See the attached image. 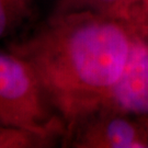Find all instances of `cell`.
<instances>
[{
	"label": "cell",
	"mask_w": 148,
	"mask_h": 148,
	"mask_svg": "<svg viewBox=\"0 0 148 148\" xmlns=\"http://www.w3.org/2000/svg\"><path fill=\"white\" fill-rule=\"evenodd\" d=\"M70 12L91 11L127 22L131 0H64Z\"/></svg>",
	"instance_id": "cell-5"
},
{
	"label": "cell",
	"mask_w": 148,
	"mask_h": 148,
	"mask_svg": "<svg viewBox=\"0 0 148 148\" xmlns=\"http://www.w3.org/2000/svg\"><path fill=\"white\" fill-rule=\"evenodd\" d=\"M45 101L29 64L18 55L0 53V127L46 135L51 120Z\"/></svg>",
	"instance_id": "cell-2"
},
{
	"label": "cell",
	"mask_w": 148,
	"mask_h": 148,
	"mask_svg": "<svg viewBox=\"0 0 148 148\" xmlns=\"http://www.w3.org/2000/svg\"><path fill=\"white\" fill-rule=\"evenodd\" d=\"M29 13V0H0V37L11 32Z\"/></svg>",
	"instance_id": "cell-6"
},
{
	"label": "cell",
	"mask_w": 148,
	"mask_h": 148,
	"mask_svg": "<svg viewBox=\"0 0 148 148\" xmlns=\"http://www.w3.org/2000/svg\"><path fill=\"white\" fill-rule=\"evenodd\" d=\"M127 23L133 31L148 41V0H131Z\"/></svg>",
	"instance_id": "cell-7"
},
{
	"label": "cell",
	"mask_w": 148,
	"mask_h": 148,
	"mask_svg": "<svg viewBox=\"0 0 148 148\" xmlns=\"http://www.w3.org/2000/svg\"><path fill=\"white\" fill-rule=\"evenodd\" d=\"M133 29L91 11L68 12L19 48L45 98L70 122L103 109L127 59Z\"/></svg>",
	"instance_id": "cell-1"
},
{
	"label": "cell",
	"mask_w": 148,
	"mask_h": 148,
	"mask_svg": "<svg viewBox=\"0 0 148 148\" xmlns=\"http://www.w3.org/2000/svg\"><path fill=\"white\" fill-rule=\"evenodd\" d=\"M82 144L90 147L145 148L148 137L140 122L126 114L109 111L99 122L88 128Z\"/></svg>",
	"instance_id": "cell-4"
},
{
	"label": "cell",
	"mask_w": 148,
	"mask_h": 148,
	"mask_svg": "<svg viewBox=\"0 0 148 148\" xmlns=\"http://www.w3.org/2000/svg\"><path fill=\"white\" fill-rule=\"evenodd\" d=\"M30 134L21 131H14V130H2L0 131V147L5 146H14L13 144H16L20 146L21 144H27V139L25 137Z\"/></svg>",
	"instance_id": "cell-8"
},
{
	"label": "cell",
	"mask_w": 148,
	"mask_h": 148,
	"mask_svg": "<svg viewBox=\"0 0 148 148\" xmlns=\"http://www.w3.org/2000/svg\"><path fill=\"white\" fill-rule=\"evenodd\" d=\"M138 121L140 122V124L144 127V130H145L148 137V116H138Z\"/></svg>",
	"instance_id": "cell-9"
},
{
	"label": "cell",
	"mask_w": 148,
	"mask_h": 148,
	"mask_svg": "<svg viewBox=\"0 0 148 148\" xmlns=\"http://www.w3.org/2000/svg\"><path fill=\"white\" fill-rule=\"evenodd\" d=\"M126 115L148 116V41L133 31L127 59L103 106Z\"/></svg>",
	"instance_id": "cell-3"
}]
</instances>
